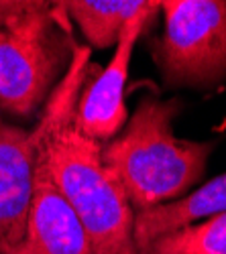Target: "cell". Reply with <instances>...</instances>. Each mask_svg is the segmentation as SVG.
Segmentation results:
<instances>
[{
    "label": "cell",
    "instance_id": "obj_1",
    "mask_svg": "<svg viewBox=\"0 0 226 254\" xmlns=\"http://www.w3.org/2000/svg\"><path fill=\"white\" fill-rule=\"evenodd\" d=\"M84 67V59L70 63L64 83L35 126L39 159L84 226L92 254H139L133 234L135 214L125 189L102 159L104 144L86 136L75 124Z\"/></svg>",
    "mask_w": 226,
    "mask_h": 254
},
{
    "label": "cell",
    "instance_id": "obj_2",
    "mask_svg": "<svg viewBox=\"0 0 226 254\" xmlns=\"http://www.w3.org/2000/svg\"><path fill=\"white\" fill-rule=\"evenodd\" d=\"M179 102L145 98L131 120L102 146V159L137 211L169 203L202 179L212 142L177 138L171 120Z\"/></svg>",
    "mask_w": 226,
    "mask_h": 254
},
{
    "label": "cell",
    "instance_id": "obj_3",
    "mask_svg": "<svg viewBox=\"0 0 226 254\" xmlns=\"http://www.w3.org/2000/svg\"><path fill=\"white\" fill-rule=\"evenodd\" d=\"M61 2L29 0L25 10L0 27V104L27 116L47 96L61 67V33L68 27Z\"/></svg>",
    "mask_w": 226,
    "mask_h": 254
},
{
    "label": "cell",
    "instance_id": "obj_4",
    "mask_svg": "<svg viewBox=\"0 0 226 254\" xmlns=\"http://www.w3.org/2000/svg\"><path fill=\"white\" fill-rule=\"evenodd\" d=\"M157 47L169 86L208 88L226 77V0H165Z\"/></svg>",
    "mask_w": 226,
    "mask_h": 254
},
{
    "label": "cell",
    "instance_id": "obj_5",
    "mask_svg": "<svg viewBox=\"0 0 226 254\" xmlns=\"http://www.w3.org/2000/svg\"><path fill=\"white\" fill-rule=\"evenodd\" d=\"M157 10H161V2L133 18L125 27L114 45V55L108 61V65L100 71V75H96V79L86 88V92L79 96L75 108V124L86 136L98 142H108L129 122V112L125 106V88L133 51L139 37L143 35Z\"/></svg>",
    "mask_w": 226,
    "mask_h": 254
},
{
    "label": "cell",
    "instance_id": "obj_6",
    "mask_svg": "<svg viewBox=\"0 0 226 254\" xmlns=\"http://www.w3.org/2000/svg\"><path fill=\"white\" fill-rule=\"evenodd\" d=\"M8 254H92L84 226L59 193L41 159H37L25 236Z\"/></svg>",
    "mask_w": 226,
    "mask_h": 254
},
{
    "label": "cell",
    "instance_id": "obj_7",
    "mask_svg": "<svg viewBox=\"0 0 226 254\" xmlns=\"http://www.w3.org/2000/svg\"><path fill=\"white\" fill-rule=\"evenodd\" d=\"M39 142L18 126L0 130V254L23 240L33 201Z\"/></svg>",
    "mask_w": 226,
    "mask_h": 254
},
{
    "label": "cell",
    "instance_id": "obj_8",
    "mask_svg": "<svg viewBox=\"0 0 226 254\" xmlns=\"http://www.w3.org/2000/svg\"><path fill=\"white\" fill-rule=\"evenodd\" d=\"M226 211V173L214 177L175 201L161 203L135 214V244L139 254L145 252L157 238L171 232L200 224Z\"/></svg>",
    "mask_w": 226,
    "mask_h": 254
},
{
    "label": "cell",
    "instance_id": "obj_9",
    "mask_svg": "<svg viewBox=\"0 0 226 254\" xmlns=\"http://www.w3.org/2000/svg\"><path fill=\"white\" fill-rule=\"evenodd\" d=\"M66 14L81 29L88 43L106 49L116 45L120 33L133 18L157 6L145 0H68L61 2Z\"/></svg>",
    "mask_w": 226,
    "mask_h": 254
},
{
    "label": "cell",
    "instance_id": "obj_10",
    "mask_svg": "<svg viewBox=\"0 0 226 254\" xmlns=\"http://www.w3.org/2000/svg\"><path fill=\"white\" fill-rule=\"evenodd\" d=\"M143 254H226V211L157 238Z\"/></svg>",
    "mask_w": 226,
    "mask_h": 254
},
{
    "label": "cell",
    "instance_id": "obj_11",
    "mask_svg": "<svg viewBox=\"0 0 226 254\" xmlns=\"http://www.w3.org/2000/svg\"><path fill=\"white\" fill-rule=\"evenodd\" d=\"M0 130H2V124H0Z\"/></svg>",
    "mask_w": 226,
    "mask_h": 254
}]
</instances>
